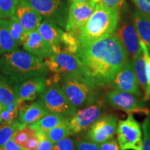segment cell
<instances>
[{"label":"cell","mask_w":150,"mask_h":150,"mask_svg":"<svg viewBox=\"0 0 150 150\" xmlns=\"http://www.w3.org/2000/svg\"><path fill=\"white\" fill-rule=\"evenodd\" d=\"M75 55L86 74L104 88L110 86L129 56L122 43L113 33L79 47Z\"/></svg>","instance_id":"6da1fadb"},{"label":"cell","mask_w":150,"mask_h":150,"mask_svg":"<svg viewBox=\"0 0 150 150\" xmlns=\"http://www.w3.org/2000/svg\"><path fill=\"white\" fill-rule=\"evenodd\" d=\"M0 72L15 82L46 76L48 70L42 59L27 51L15 50L0 57Z\"/></svg>","instance_id":"7a4b0ae2"},{"label":"cell","mask_w":150,"mask_h":150,"mask_svg":"<svg viewBox=\"0 0 150 150\" xmlns=\"http://www.w3.org/2000/svg\"><path fill=\"white\" fill-rule=\"evenodd\" d=\"M120 8H110L101 2L97 4L91 18L79 31V47L89 45L115 32L120 20Z\"/></svg>","instance_id":"3957f363"},{"label":"cell","mask_w":150,"mask_h":150,"mask_svg":"<svg viewBox=\"0 0 150 150\" xmlns=\"http://www.w3.org/2000/svg\"><path fill=\"white\" fill-rule=\"evenodd\" d=\"M59 83L77 109L103 100L104 88L86 74H62Z\"/></svg>","instance_id":"277c9868"},{"label":"cell","mask_w":150,"mask_h":150,"mask_svg":"<svg viewBox=\"0 0 150 150\" xmlns=\"http://www.w3.org/2000/svg\"><path fill=\"white\" fill-rule=\"evenodd\" d=\"M38 102L49 112L60 114L70 120L78 109L70 102L58 82L47 86L39 96Z\"/></svg>","instance_id":"5b68a950"},{"label":"cell","mask_w":150,"mask_h":150,"mask_svg":"<svg viewBox=\"0 0 150 150\" xmlns=\"http://www.w3.org/2000/svg\"><path fill=\"white\" fill-rule=\"evenodd\" d=\"M103 101L106 106L123 110L129 114L137 112L148 115L150 112L144 97L127 92L115 89L109 90L104 94Z\"/></svg>","instance_id":"8992f818"},{"label":"cell","mask_w":150,"mask_h":150,"mask_svg":"<svg viewBox=\"0 0 150 150\" xmlns=\"http://www.w3.org/2000/svg\"><path fill=\"white\" fill-rule=\"evenodd\" d=\"M116 133L121 150H143L141 127L131 113L118 121Z\"/></svg>","instance_id":"52a82bcc"},{"label":"cell","mask_w":150,"mask_h":150,"mask_svg":"<svg viewBox=\"0 0 150 150\" xmlns=\"http://www.w3.org/2000/svg\"><path fill=\"white\" fill-rule=\"evenodd\" d=\"M45 63L47 70L54 74L60 75L86 74L83 65L77 56L74 54L64 50L54 53L47 58Z\"/></svg>","instance_id":"ba28073f"},{"label":"cell","mask_w":150,"mask_h":150,"mask_svg":"<svg viewBox=\"0 0 150 150\" xmlns=\"http://www.w3.org/2000/svg\"><path fill=\"white\" fill-rule=\"evenodd\" d=\"M44 20L62 27L66 26L67 7L62 0H26Z\"/></svg>","instance_id":"9c48e42d"},{"label":"cell","mask_w":150,"mask_h":150,"mask_svg":"<svg viewBox=\"0 0 150 150\" xmlns=\"http://www.w3.org/2000/svg\"><path fill=\"white\" fill-rule=\"evenodd\" d=\"M106 110V105L103 100L80 108L69 120L71 134H79L89 128L98 118L104 115Z\"/></svg>","instance_id":"30bf717a"},{"label":"cell","mask_w":150,"mask_h":150,"mask_svg":"<svg viewBox=\"0 0 150 150\" xmlns=\"http://www.w3.org/2000/svg\"><path fill=\"white\" fill-rule=\"evenodd\" d=\"M117 123L115 115L104 114L89 127L86 137L90 141L99 145L114 138L117 132Z\"/></svg>","instance_id":"8fae6325"},{"label":"cell","mask_w":150,"mask_h":150,"mask_svg":"<svg viewBox=\"0 0 150 150\" xmlns=\"http://www.w3.org/2000/svg\"><path fill=\"white\" fill-rule=\"evenodd\" d=\"M96 4L91 0L71 3L65 26L66 31H71L78 35L79 31L91 18Z\"/></svg>","instance_id":"7c38bea8"},{"label":"cell","mask_w":150,"mask_h":150,"mask_svg":"<svg viewBox=\"0 0 150 150\" xmlns=\"http://www.w3.org/2000/svg\"><path fill=\"white\" fill-rule=\"evenodd\" d=\"M112 89L127 92L139 97H142V94L139 88V83L136 77L133 61L127 59L123 66L110 84Z\"/></svg>","instance_id":"4fadbf2b"},{"label":"cell","mask_w":150,"mask_h":150,"mask_svg":"<svg viewBox=\"0 0 150 150\" xmlns=\"http://www.w3.org/2000/svg\"><path fill=\"white\" fill-rule=\"evenodd\" d=\"M115 35L122 43L128 56L133 58L138 53L140 49V39L134 23L128 20L122 22Z\"/></svg>","instance_id":"5bb4252c"},{"label":"cell","mask_w":150,"mask_h":150,"mask_svg":"<svg viewBox=\"0 0 150 150\" xmlns=\"http://www.w3.org/2000/svg\"><path fill=\"white\" fill-rule=\"evenodd\" d=\"M13 16L27 33L37 30L42 18L26 0H18Z\"/></svg>","instance_id":"9a60e30c"},{"label":"cell","mask_w":150,"mask_h":150,"mask_svg":"<svg viewBox=\"0 0 150 150\" xmlns=\"http://www.w3.org/2000/svg\"><path fill=\"white\" fill-rule=\"evenodd\" d=\"M46 88L45 76H36L22 81L17 88L18 102L35 100L45 91Z\"/></svg>","instance_id":"2e32d148"},{"label":"cell","mask_w":150,"mask_h":150,"mask_svg":"<svg viewBox=\"0 0 150 150\" xmlns=\"http://www.w3.org/2000/svg\"><path fill=\"white\" fill-rule=\"evenodd\" d=\"M22 45L26 51L40 59H47L54 54L52 48L42 38L38 30L27 33Z\"/></svg>","instance_id":"e0dca14e"},{"label":"cell","mask_w":150,"mask_h":150,"mask_svg":"<svg viewBox=\"0 0 150 150\" xmlns=\"http://www.w3.org/2000/svg\"><path fill=\"white\" fill-rule=\"evenodd\" d=\"M38 31L42 38L50 45L54 54L61 51V41L64 31L54 22L44 20L38 27Z\"/></svg>","instance_id":"ac0fdd59"},{"label":"cell","mask_w":150,"mask_h":150,"mask_svg":"<svg viewBox=\"0 0 150 150\" xmlns=\"http://www.w3.org/2000/svg\"><path fill=\"white\" fill-rule=\"evenodd\" d=\"M24 102L18 113V121L22 125L27 126L36 122L49 112L38 101L29 105L25 104Z\"/></svg>","instance_id":"d6986e66"},{"label":"cell","mask_w":150,"mask_h":150,"mask_svg":"<svg viewBox=\"0 0 150 150\" xmlns=\"http://www.w3.org/2000/svg\"><path fill=\"white\" fill-rule=\"evenodd\" d=\"M17 82H15L4 75L0 74V104L3 107L16 102Z\"/></svg>","instance_id":"ffe728a7"},{"label":"cell","mask_w":150,"mask_h":150,"mask_svg":"<svg viewBox=\"0 0 150 150\" xmlns=\"http://www.w3.org/2000/svg\"><path fill=\"white\" fill-rule=\"evenodd\" d=\"M134 24L140 40L147 45L150 54V16L137 9L134 14Z\"/></svg>","instance_id":"44dd1931"},{"label":"cell","mask_w":150,"mask_h":150,"mask_svg":"<svg viewBox=\"0 0 150 150\" xmlns=\"http://www.w3.org/2000/svg\"><path fill=\"white\" fill-rule=\"evenodd\" d=\"M18 47L9 31L7 20L0 19V55L13 52Z\"/></svg>","instance_id":"7402d4cb"},{"label":"cell","mask_w":150,"mask_h":150,"mask_svg":"<svg viewBox=\"0 0 150 150\" xmlns=\"http://www.w3.org/2000/svg\"><path fill=\"white\" fill-rule=\"evenodd\" d=\"M65 120H68L60 114L49 112L44 117L37 121L36 122L29 125L35 130L47 132L54 127L61 124Z\"/></svg>","instance_id":"603a6c76"},{"label":"cell","mask_w":150,"mask_h":150,"mask_svg":"<svg viewBox=\"0 0 150 150\" xmlns=\"http://www.w3.org/2000/svg\"><path fill=\"white\" fill-rule=\"evenodd\" d=\"M133 64L136 77L141 88L145 92V95L148 89L147 80L145 74V60L144 52L140 47L139 51L133 57Z\"/></svg>","instance_id":"cb8c5ba5"},{"label":"cell","mask_w":150,"mask_h":150,"mask_svg":"<svg viewBox=\"0 0 150 150\" xmlns=\"http://www.w3.org/2000/svg\"><path fill=\"white\" fill-rule=\"evenodd\" d=\"M26 125H22L18 120L12 122H0V147H2L13 138L14 133L19 129L23 128Z\"/></svg>","instance_id":"d4e9b609"},{"label":"cell","mask_w":150,"mask_h":150,"mask_svg":"<svg viewBox=\"0 0 150 150\" xmlns=\"http://www.w3.org/2000/svg\"><path fill=\"white\" fill-rule=\"evenodd\" d=\"M46 136L53 143L64 139L72 135L69 120H65L50 130L47 131Z\"/></svg>","instance_id":"484cf974"},{"label":"cell","mask_w":150,"mask_h":150,"mask_svg":"<svg viewBox=\"0 0 150 150\" xmlns=\"http://www.w3.org/2000/svg\"><path fill=\"white\" fill-rule=\"evenodd\" d=\"M7 22L9 31L15 42L18 44V45H22L27 36V32L14 16L7 19Z\"/></svg>","instance_id":"4316f807"},{"label":"cell","mask_w":150,"mask_h":150,"mask_svg":"<svg viewBox=\"0 0 150 150\" xmlns=\"http://www.w3.org/2000/svg\"><path fill=\"white\" fill-rule=\"evenodd\" d=\"M37 134V131L30 126L19 129L14 133L13 139L23 150H25L28 142Z\"/></svg>","instance_id":"83f0119b"},{"label":"cell","mask_w":150,"mask_h":150,"mask_svg":"<svg viewBox=\"0 0 150 150\" xmlns=\"http://www.w3.org/2000/svg\"><path fill=\"white\" fill-rule=\"evenodd\" d=\"M79 47V45L76 33L71 32V31L63 32L61 37V45H60L61 51L64 50V51L75 54L78 50Z\"/></svg>","instance_id":"f1b7e54d"},{"label":"cell","mask_w":150,"mask_h":150,"mask_svg":"<svg viewBox=\"0 0 150 150\" xmlns=\"http://www.w3.org/2000/svg\"><path fill=\"white\" fill-rule=\"evenodd\" d=\"M24 102H19L17 101L13 104L3 107L1 113V122H12L16 120V118L18 115L19 110L22 106Z\"/></svg>","instance_id":"f546056e"},{"label":"cell","mask_w":150,"mask_h":150,"mask_svg":"<svg viewBox=\"0 0 150 150\" xmlns=\"http://www.w3.org/2000/svg\"><path fill=\"white\" fill-rule=\"evenodd\" d=\"M18 3V0H0V19L13 16Z\"/></svg>","instance_id":"4dcf8cb0"},{"label":"cell","mask_w":150,"mask_h":150,"mask_svg":"<svg viewBox=\"0 0 150 150\" xmlns=\"http://www.w3.org/2000/svg\"><path fill=\"white\" fill-rule=\"evenodd\" d=\"M140 47L142 49L144 52V56H145V74L147 80L148 89L147 93L145 94L144 99L145 100H148L150 99V54L148 50L147 47L143 42L140 40Z\"/></svg>","instance_id":"1f68e13d"},{"label":"cell","mask_w":150,"mask_h":150,"mask_svg":"<svg viewBox=\"0 0 150 150\" xmlns=\"http://www.w3.org/2000/svg\"><path fill=\"white\" fill-rule=\"evenodd\" d=\"M143 150H150V112L147 115L142 125Z\"/></svg>","instance_id":"d6a6232c"},{"label":"cell","mask_w":150,"mask_h":150,"mask_svg":"<svg viewBox=\"0 0 150 150\" xmlns=\"http://www.w3.org/2000/svg\"><path fill=\"white\" fill-rule=\"evenodd\" d=\"M52 150H76L74 140L67 137L54 143Z\"/></svg>","instance_id":"836d02e7"},{"label":"cell","mask_w":150,"mask_h":150,"mask_svg":"<svg viewBox=\"0 0 150 150\" xmlns=\"http://www.w3.org/2000/svg\"><path fill=\"white\" fill-rule=\"evenodd\" d=\"M76 150H100L99 145L90 140H74Z\"/></svg>","instance_id":"e575fe53"},{"label":"cell","mask_w":150,"mask_h":150,"mask_svg":"<svg viewBox=\"0 0 150 150\" xmlns=\"http://www.w3.org/2000/svg\"><path fill=\"white\" fill-rule=\"evenodd\" d=\"M40 135V142L38 147L35 150H52L54 143L46 136L45 132L39 131Z\"/></svg>","instance_id":"d590c367"},{"label":"cell","mask_w":150,"mask_h":150,"mask_svg":"<svg viewBox=\"0 0 150 150\" xmlns=\"http://www.w3.org/2000/svg\"><path fill=\"white\" fill-rule=\"evenodd\" d=\"M133 1L140 13L150 16V0H133Z\"/></svg>","instance_id":"8d00e7d4"},{"label":"cell","mask_w":150,"mask_h":150,"mask_svg":"<svg viewBox=\"0 0 150 150\" xmlns=\"http://www.w3.org/2000/svg\"><path fill=\"white\" fill-rule=\"evenodd\" d=\"M98 145L100 150H121L117 140L114 138L106 140Z\"/></svg>","instance_id":"74e56055"},{"label":"cell","mask_w":150,"mask_h":150,"mask_svg":"<svg viewBox=\"0 0 150 150\" xmlns=\"http://www.w3.org/2000/svg\"><path fill=\"white\" fill-rule=\"evenodd\" d=\"M125 1V0H102L101 3L110 8H118L120 9Z\"/></svg>","instance_id":"f35d334b"},{"label":"cell","mask_w":150,"mask_h":150,"mask_svg":"<svg viewBox=\"0 0 150 150\" xmlns=\"http://www.w3.org/2000/svg\"><path fill=\"white\" fill-rule=\"evenodd\" d=\"M1 148L2 150H23L14 141L13 138H11L5 145L1 147Z\"/></svg>","instance_id":"ab89813d"},{"label":"cell","mask_w":150,"mask_h":150,"mask_svg":"<svg viewBox=\"0 0 150 150\" xmlns=\"http://www.w3.org/2000/svg\"><path fill=\"white\" fill-rule=\"evenodd\" d=\"M70 3L74 2V1H89V0H68Z\"/></svg>","instance_id":"60d3db41"},{"label":"cell","mask_w":150,"mask_h":150,"mask_svg":"<svg viewBox=\"0 0 150 150\" xmlns=\"http://www.w3.org/2000/svg\"><path fill=\"white\" fill-rule=\"evenodd\" d=\"M3 106L2 105L0 104V122H1V110H2Z\"/></svg>","instance_id":"b9f144b4"},{"label":"cell","mask_w":150,"mask_h":150,"mask_svg":"<svg viewBox=\"0 0 150 150\" xmlns=\"http://www.w3.org/2000/svg\"><path fill=\"white\" fill-rule=\"evenodd\" d=\"M91 1H94V2L95 3H99V2H101V1H102V0H91Z\"/></svg>","instance_id":"7bdbcfd3"},{"label":"cell","mask_w":150,"mask_h":150,"mask_svg":"<svg viewBox=\"0 0 150 150\" xmlns=\"http://www.w3.org/2000/svg\"><path fill=\"white\" fill-rule=\"evenodd\" d=\"M0 150H2V149H1V147H0Z\"/></svg>","instance_id":"ee69618b"}]
</instances>
